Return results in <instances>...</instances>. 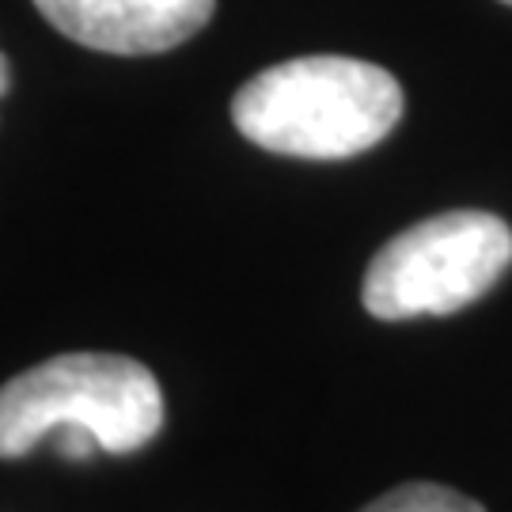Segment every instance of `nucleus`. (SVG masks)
Returning <instances> with one entry per match:
<instances>
[{"mask_svg": "<svg viewBox=\"0 0 512 512\" xmlns=\"http://www.w3.org/2000/svg\"><path fill=\"white\" fill-rule=\"evenodd\" d=\"M160 429V380L122 353H61L0 387V459L31 456L42 440L73 463L133 456Z\"/></svg>", "mask_w": 512, "mask_h": 512, "instance_id": "obj_1", "label": "nucleus"}, {"mask_svg": "<svg viewBox=\"0 0 512 512\" xmlns=\"http://www.w3.org/2000/svg\"><path fill=\"white\" fill-rule=\"evenodd\" d=\"M403 118L399 80L357 57H293L247 80L232 122L251 145L296 160H349L376 148Z\"/></svg>", "mask_w": 512, "mask_h": 512, "instance_id": "obj_2", "label": "nucleus"}, {"mask_svg": "<svg viewBox=\"0 0 512 512\" xmlns=\"http://www.w3.org/2000/svg\"><path fill=\"white\" fill-rule=\"evenodd\" d=\"M501 4H512V0H501Z\"/></svg>", "mask_w": 512, "mask_h": 512, "instance_id": "obj_7", "label": "nucleus"}, {"mask_svg": "<svg viewBox=\"0 0 512 512\" xmlns=\"http://www.w3.org/2000/svg\"><path fill=\"white\" fill-rule=\"evenodd\" d=\"M512 266V228L494 213L456 209L418 220L368 262L361 300L387 323L452 315L494 289Z\"/></svg>", "mask_w": 512, "mask_h": 512, "instance_id": "obj_3", "label": "nucleus"}, {"mask_svg": "<svg viewBox=\"0 0 512 512\" xmlns=\"http://www.w3.org/2000/svg\"><path fill=\"white\" fill-rule=\"evenodd\" d=\"M35 8L88 50L145 57L198 35L217 0H35Z\"/></svg>", "mask_w": 512, "mask_h": 512, "instance_id": "obj_4", "label": "nucleus"}, {"mask_svg": "<svg viewBox=\"0 0 512 512\" xmlns=\"http://www.w3.org/2000/svg\"><path fill=\"white\" fill-rule=\"evenodd\" d=\"M12 92V61L0 54V95Z\"/></svg>", "mask_w": 512, "mask_h": 512, "instance_id": "obj_6", "label": "nucleus"}, {"mask_svg": "<svg viewBox=\"0 0 512 512\" xmlns=\"http://www.w3.org/2000/svg\"><path fill=\"white\" fill-rule=\"evenodd\" d=\"M361 512H486L478 501H471L459 490L437 486V482H406L380 494L372 505H365Z\"/></svg>", "mask_w": 512, "mask_h": 512, "instance_id": "obj_5", "label": "nucleus"}]
</instances>
